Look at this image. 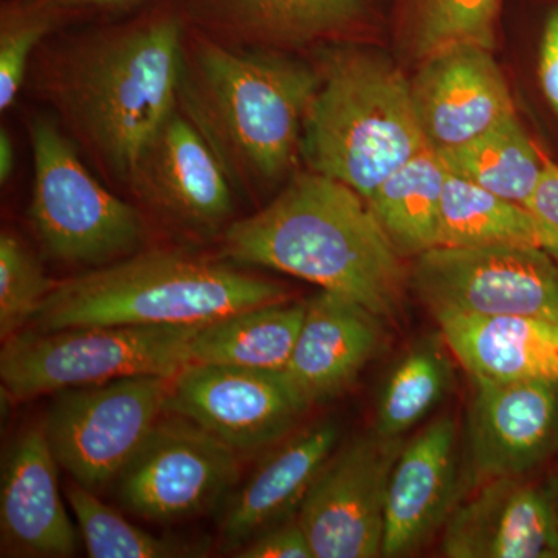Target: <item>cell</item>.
<instances>
[{
    "label": "cell",
    "instance_id": "obj_12",
    "mask_svg": "<svg viewBox=\"0 0 558 558\" xmlns=\"http://www.w3.org/2000/svg\"><path fill=\"white\" fill-rule=\"evenodd\" d=\"M167 410L240 454L277 446L310 407L282 371L190 363L171 377Z\"/></svg>",
    "mask_w": 558,
    "mask_h": 558
},
{
    "label": "cell",
    "instance_id": "obj_33",
    "mask_svg": "<svg viewBox=\"0 0 558 558\" xmlns=\"http://www.w3.org/2000/svg\"><path fill=\"white\" fill-rule=\"evenodd\" d=\"M527 208L537 219L542 248L558 263V165L546 161L545 171Z\"/></svg>",
    "mask_w": 558,
    "mask_h": 558
},
{
    "label": "cell",
    "instance_id": "obj_9",
    "mask_svg": "<svg viewBox=\"0 0 558 558\" xmlns=\"http://www.w3.org/2000/svg\"><path fill=\"white\" fill-rule=\"evenodd\" d=\"M409 279L433 317L519 315L558 322V263L539 247L429 248L414 258Z\"/></svg>",
    "mask_w": 558,
    "mask_h": 558
},
{
    "label": "cell",
    "instance_id": "obj_6",
    "mask_svg": "<svg viewBox=\"0 0 558 558\" xmlns=\"http://www.w3.org/2000/svg\"><path fill=\"white\" fill-rule=\"evenodd\" d=\"M199 325L21 330L3 341L2 391L14 402L132 376L172 377L190 365Z\"/></svg>",
    "mask_w": 558,
    "mask_h": 558
},
{
    "label": "cell",
    "instance_id": "obj_18",
    "mask_svg": "<svg viewBox=\"0 0 558 558\" xmlns=\"http://www.w3.org/2000/svg\"><path fill=\"white\" fill-rule=\"evenodd\" d=\"M58 465L44 424L11 442L0 476L3 557L75 556L76 532L58 487Z\"/></svg>",
    "mask_w": 558,
    "mask_h": 558
},
{
    "label": "cell",
    "instance_id": "obj_27",
    "mask_svg": "<svg viewBox=\"0 0 558 558\" xmlns=\"http://www.w3.org/2000/svg\"><path fill=\"white\" fill-rule=\"evenodd\" d=\"M449 354L440 337L418 341L396 363L377 399V435L402 439L442 402L454 379Z\"/></svg>",
    "mask_w": 558,
    "mask_h": 558
},
{
    "label": "cell",
    "instance_id": "obj_15",
    "mask_svg": "<svg viewBox=\"0 0 558 558\" xmlns=\"http://www.w3.org/2000/svg\"><path fill=\"white\" fill-rule=\"evenodd\" d=\"M128 185L143 204L194 233H216L233 216L226 171L179 108L143 150Z\"/></svg>",
    "mask_w": 558,
    "mask_h": 558
},
{
    "label": "cell",
    "instance_id": "obj_34",
    "mask_svg": "<svg viewBox=\"0 0 558 558\" xmlns=\"http://www.w3.org/2000/svg\"><path fill=\"white\" fill-rule=\"evenodd\" d=\"M538 78L546 100L558 116V7L550 11L539 44Z\"/></svg>",
    "mask_w": 558,
    "mask_h": 558
},
{
    "label": "cell",
    "instance_id": "obj_7",
    "mask_svg": "<svg viewBox=\"0 0 558 558\" xmlns=\"http://www.w3.org/2000/svg\"><path fill=\"white\" fill-rule=\"evenodd\" d=\"M28 134V216L47 255L73 266L101 267L137 253L146 236L138 209L94 178L75 143L49 117H33Z\"/></svg>",
    "mask_w": 558,
    "mask_h": 558
},
{
    "label": "cell",
    "instance_id": "obj_11",
    "mask_svg": "<svg viewBox=\"0 0 558 558\" xmlns=\"http://www.w3.org/2000/svg\"><path fill=\"white\" fill-rule=\"evenodd\" d=\"M402 446L373 429L337 447L296 513L314 558L381 557L389 476Z\"/></svg>",
    "mask_w": 558,
    "mask_h": 558
},
{
    "label": "cell",
    "instance_id": "obj_22",
    "mask_svg": "<svg viewBox=\"0 0 558 558\" xmlns=\"http://www.w3.org/2000/svg\"><path fill=\"white\" fill-rule=\"evenodd\" d=\"M306 301L264 304L205 323L190 348V363L284 371L288 365Z\"/></svg>",
    "mask_w": 558,
    "mask_h": 558
},
{
    "label": "cell",
    "instance_id": "obj_32",
    "mask_svg": "<svg viewBox=\"0 0 558 558\" xmlns=\"http://www.w3.org/2000/svg\"><path fill=\"white\" fill-rule=\"evenodd\" d=\"M240 558H314L299 517L267 527L233 554Z\"/></svg>",
    "mask_w": 558,
    "mask_h": 558
},
{
    "label": "cell",
    "instance_id": "obj_16",
    "mask_svg": "<svg viewBox=\"0 0 558 558\" xmlns=\"http://www.w3.org/2000/svg\"><path fill=\"white\" fill-rule=\"evenodd\" d=\"M457 421H433L403 442L389 476L381 557H409L442 532L464 498Z\"/></svg>",
    "mask_w": 558,
    "mask_h": 558
},
{
    "label": "cell",
    "instance_id": "obj_19",
    "mask_svg": "<svg viewBox=\"0 0 558 558\" xmlns=\"http://www.w3.org/2000/svg\"><path fill=\"white\" fill-rule=\"evenodd\" d=\"M384 341L381 318L357 301L322 292L306 301L286 379L307 407L339 398Z\"/></svg>",
    "mask_w": 558,
    "mask_h": 558
},
{
    "label": "cell",
    "instance_id": "obj_5",
    "mask_svg": "<svg viewBox=\"0 0 558 558\" xmlns=\"http://www.w3.org/2000/svg\"><path fill=\"white\" fill-rule=\"evenodd\" d=\"M425 148L411 83L398 65L368 50L330 54L301 138L311 171L339 180L368 202Z\"/></svg>",
    "mask_w": 558,
    "mask_h": 558
},
{
    "label": "cell",
    "instance_id": "obj_23",
    "mask_svg": "<svg viewBox=\"0 0 558 558\" xmlns=\"http://www.w3.org/2000/svg\"><path fill=\"white\" fill-rule=\"evenodd\" d=\"M449 171L435 149L425 148L392 172L368 201L400 256L438 247L440 204Z\"/></svg>",
    "mask_w": 558,
    "mask_h": 558
},
{
    "label": "cell",
    "instance_id": "obj_2",
    "mask_svg": "<svg viewBox=\"0 0 558 558\" xmlns=\"http://www.w3.org/2000/svg\"><path fill=\"white\" fill-rule=\"evenodd\" d=\"M185 31L171 14L92 36L62 50L46 92L102 170L130 183L150 140L179 108Z\"/></svg>",
    "mask_w": 558,
    "mask_h": 558
},
{
    "label": "cell",
    "instance_id": "obj_4",
    "mask_svg": "<svg viewBox=\"0 0 558 558\" xmlns=\"http://www.w3.org/2000/svg\"><path fill=\"white\" fill-rule=\"evenodd\" d=\"M288 300L284 286L230 264L180 250H149L57 282L32 323L43 332L199 325Z\"/></svg>",
    "mask_w": 558,
    "mask_h": 558
},
{
    "label": "cell",
    "instance_id": "obj_17",
    "mask_svg": "<svg viewBox=\"0 0 558 558\" xmlns=\"http://www.w3.org/2000/svg\"><path fill=\"white\" fill-rule=\"evenodd\" d=\"M410 83L418 124L435 150L462 145L517 113L508 81L484 47L440 50L421 61Z\"/></svg>",
    "mask_w": 558,
    "mask_h": 558
},
{
    "label": "cell",
    "instance_id": "obj_25",
    "mask_svg": "<svg viewBox=\"0 0 558 558\" xmlns=\"http://www.w3.org/2000/svg\"><path fill=\"white\" fill-rule=\"evenodd\" d=\"M222 20L250 38L299 47L351 31L365 17V0H208Z\"/></svg>",
    "mask_w": 558,
    "mask_h": 558
},
{
    "label": "cell",
    "instance_id": "obj_3",
    "mask_svg": "<svg viewBox=\"0 0 558 558\" xmlns=\"http://www.w3.org/2000/svg\"><path fill=\"white\" fill-rule=\"evenodd\" d=\"M318 84L319 72L281 54L185 36L179 109L231 186L255 191L275 185L295 165Z\"/></svg>",
    "mask_w": 558,
    "mask_h": 558
},
{
    "label": "cell",
    "instance_id": "obj_35",
    "mask_svg": "<svg viewBox=\"0 0 558 558\" xmlns=\"http://www.w3.org/2000/svg\"><path fill=\"white\" fill-rule=\"evenodd\" d=\"M14 168V149L9 132L0 131V182L5 183L10 179Z\"/></svg>",
    "mask_w": 558,
    "mask_h": 558
},
{
    "label": "cell",
    "instance_id": "obj_14",
    "mask_svg": "<svg viewBox=\"0 0 558 558\" xmlns=\"http://www.w3.org/2000/svg\"><path fill=\"white\" fill-rule=\"evenodd\" d=\"M465 436L473 487L531 475L558 453V380L475 384Z\"/></svg>",
    "mask_w": 558,
    "mask_h": 558
},
{
    "label": "cell",
    "instance_id": "obj_13",
    "mask_svg": "<svg viewBox=\"0 0 558 558\" xmlns=\"http://www.w3.org/2000/svg\"><path fill=\"white\" fill-rule=\"evenodd\" d=\"M449 558H558V475L484 481L442 529Z\"/></svg>",
    "mask_w": 558,
    "mask_h": 558
},
{
    "label": "cell",
    "instance_id": "obj_30",
    "mask_svg": "<svg viewBox=\"0 0 558 558\" xmlns=\"http://www.w3.org/2000/svg\"><path fill=\"white\" fill-rule=\"evenodd\" d=\"M57 282L38 258L10 231L0 234V339L7 341L32 323Z\"/></svg>",
    "mask_w": 558,
    "mask_h": 558
},
{
    "label": "cell",
    "instance_id": "obj_24",
    "mask_svg": "<svg viewBox=\"0 0 558 558\" xmlns=\"http://www.w3.org/2000/svg\"><path fill=\"white\" fill-rule=\"evenodd\" d=\"M436 153L450 174L524 207L534 196L548 161L517 113L462 145Z\"/></svg>",
    "mask_w": 558,
    "mask_h": 558
},
{
    "label": "cell",
    "instance_id": "obj_21",
    "mask_svg": "<svg viewBox=\"0 0 558 558\" xmlns=\"http://www.w3.org/2000/svg\"><path fill=\"white\" fill-rule=\"evenodd\" d=\"M440 337L473 384L558 380V322L519 315H436Z\"/></svg>",
    "mask_w": 558,
    "mask_h": 558
},
{
    "label": "cell",
    "instance_id": "obj_31",
    "mask_svg": "<svg viewBox=\"0 0 558 558\" xmlns=\"http://www.w3.org/2000/svg\"><path fill=\"white\" fill-rule=\"evenodd\" d=\"M53 5L31 3L3 10L0 22V109L9 110L24 86L33 51L53 25Z\"/></svg>",
    "mask_w": 558,
    "mask_h": 558
},
{
    "label": "cell",
    "instance_id": "obj_10",
    "mask_svg": "<svg viewBox=\"0 0 558 558\" xmlns=\"http://www.w3.org/2000/svg\"><path fill=\"white\" fill-rule=\"evenodd\" d=\"M238 453L189 418L161 417L117 478L128 512L175 523L208 512L238 483Z\"/></svg>",
    "mask_w": 558,
    "mask_h": 558
},
{
    "label": "cell",
    "instance_id": "obj_36",
    "mask_svg": "<svg viewBox=\"0 0 558 558\" xmlns=\"http://www.w3.org/2000/svg\"><path fill=\"white\" fill-rule=\"evenodd\" d=\"M137 0H60L62 5L81 7V9H116Z\"/></svg>",
    "mask_w": 558,
    "mask_h": 558
},
{
    "label": "cell",
    "instance_id": "obj_8",
    "mask_svg": "<svg viewBox=\"0 0 558 558\" xmlns=\"http://www.w3.org/2000/svg\"><path fill=\"white\" fill-rule=\"evenodd\" d=\"M170 381L132 376L54 392L44 428L58 464L95 494L116 483L168 413Z\"/></svg>",
    "mask_w": 558,
    "mask_h": 558
},
{
    "label": "cell",
    "instance_id": "obj_28",
    "mask_svg": "<svg viewBox=\"0 0 558 558\" xmlns=\"http://www.w3.org/2000/svg\"><path fill=\"white\" fill-rule=\"evenodd\" d=\"M502 0H400L407 44L417 61L453 46L494 50Z\"/></svg>",
    "mask_w": 558,
    "mask_h": 558
},
{
    "label": "cell",
    "instance_id": "obj_1",
    "mask_svg": "<svg viewBox=\"0 0 558 558\" xmlns=\"http://www.w3.org/2000/svg\"><path fill=\"white\" fill-rule=\"evenodd\" d=\"M223 256L312 282L368 307L381 319L402 310V256L368 202L315 171L295 175L248 218L223 233Z\"/></svg>",
    "mask_w": 558,
    "mask_h": 558
},
{
    "label": "cell",
    "instance_id": "obj_26",
    "mask_svg": "<svg viewBox=\"0 0 558 558\" xmlns=\"http://www.w3.org/2000/svg\"><path fill=\"white\" fill-rule=\"evenodd\" d=\"M488 245L542 248L537 219L524 205L449 172L440 204L438 247Z\"/></svg>",
    "mask_w": 558,
    "mask_h": 558
},
{
    "label": "cell",
    "instance_id": "obj_29",
    "mask_svg": "<svg viewBox=\"0 0 558 558\" xmlns=\"http://www.w3.org/2000/svg\"><path fill=\"white\" fill-rule=\"evenodd\" d=\"M92 558H189L207 556V548L179 538L157 537L130 523L95 492L72 481L65 490Z\"/></svg>",
    "mask_w": 558,
    "mask_h": 558
},
{
    "label": "cell",
    "instance_id": "obj_20",
    "mask_svg": "<svg viewBox=\"0 0 558 558\" xmlns=\"http://www.w3.org/2000/svg\"><path fill=\"white\" fill-rule=\"evenodd\" d=\"M339 427L326 421L288 436L231 495L220 523L226 553H236L267 527L295 517L301 502L339 446Z\"/></svg>",
    "mask_w": 558,
    "mask_h": 558
}]
</instances>
